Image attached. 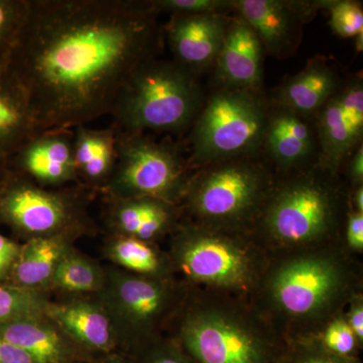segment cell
Segmentation results:
<instances>
[{
  "mask_svg": "<svg viewBox=\"0 0 363 363\" xmlns=\"http://www.w3.org/2000/svg\"><path fill=\"white\" fill-rule=\"evenodd\" d=\"M320 9L329 13V26L338 37L354 39L363 33L362 2L354 0H319Z\"/></svg>",
  "mask_w": 363,
  "mask_h": 363,
  "instance_id": "30",
  "label": "cell"
},
{
  "mask_svg": "<svg viewBox=\"0 0 363 363\" xmlns=\"http://www.w3.org/2000/svg\"><path fill=\"white\" fill-rule=\"evenodd\" d=\"M363 291V264L341 245L269 255L250 300L286 341L312 337Z\"/></svg>",
  "mask_w": 363,
  "mask_h": 363,
  "instance_id": "2",
  "label": "cell"
},
{
  "mask_svg": "<svg viewBox=\"0 0 363 363\" xmlns=\"http://www.w3.org/2000/svg\"><path fill=\"white\" fill-rule=\"evenodd\" d=\"M234 13L252 26L264 54L290 58L303 40L306 23L319 13V0H233Z\"/></svg>",
  "mask_w": 363,
  "mask_h": 363,
  "instance_id": "13",
  "label": "cell"
},
{
  "mask_svg": "<svg viewBox=\"0 0 363 363\" xmlns=\"http://www.w3.org/2000/svg\"><path fill=\"white\" fill-rule=\"evenodd\" d=\"M189 288L179 278H149L119 267L106 269L97 301L111 320L119 352L133 357L164 337Z\"/></svg>",
  "mask_w": 363,
  "mask_h": 363,
  "instance_id": "8",
  "label": "cell"
},
{
  "mask_svg": "<svg viewBox=\"0 0 363 363\" xmlns=\"http://www.w3.org/2000/svg\"><path fill=\"white\" fill-rule=\"evenodd\" d=\"M259 156L213 162L195 169L180 204L182 218L250 233L276 174Z\"/></svg>",
  "mask_w": 363,
  "mask_h": 363,
  "instance_id": "6",
  "label": "cell"
},
{
  "mask_svg": "<svg viewBox=\"0 0 363 363\" xmlns=\"http://www.w3.org/2000/svg\"><path fill=\"white\" fill-rule=\"evenodd\" d=\"M108 225L116 235L147 242L167 240L182 219L180 207L149 198H109Z\"/></svg>",
  "mask_w": 363,
  "mask_h": 363,
  "instance_id": "20",
  "label": "cell"
},
{
  "mask_svg": "<svg viewBox=\"0 0 363 363\" xmlns=\"http://www.w3.org/2000/svg\"><path fill=\"white\" fill-rule=\"evenodd\" d=\"M354 39L355 48H357V52H362L363 48V33L358 35L357 38H354Z\"/></svg>",
  "mask_w": 363,
  "mask_h": 363,
  "instance_id": "42",
  "label": "cell"
},
{
  "mask_svg": "<svg viewBox=\"0 0 363 363\" xmlns=\"http://www.w3.org/2000/svg\"><path fill=\"white\" fill-rule=\"evenodd\" d=\"M21 245L0 233V284L7 283L14 266Z\"/></svg>",
  "mask_w": 363,
  "mask_h": 363,
  "instance_id": "36",
  "label": "cell"
},
{
  "mask_svg": "<svg viewBox=\"0 0 363 363\" xmlns=\"http://www.w3.org/2000/svg\"><path fill=\"white\" fill-rule=\"evenodd\" d=\"M104 253L107 259L124 271L149 278H178L168 252L157 243L112 234L105 245Z\"/></svg>",
  "mask_w": 363,
  "mask_h": 363,
  "instance_id": "25",
  "label": "cell"
},
{
  "mask_svg": "<svg viewBox=\"0 0 363 363\" xmlns=\"http://www.w3.org/2000/svg\"><path fill=\"white\" fill-rule=\"evenodd\" d=\"M313 121L317 135L318 166L332 175L341 176L348 157L362 143V74L342 81Z\"/></svg>",
  "mask_w": 363,
  "mask_h": 363,
  "instance_id": "12",
  "label": "cell"
},
{
  "mask_svg": "<svg viewBox=\"0 0 363 363\" xmlns=\"http://www.w3.org/2000/svg\"><path fill=\"white\" fill-rule=\"evenodd\" d=\"M71 131H44L26 142L9 168L43 187L79 183Z\"/></svg>",
  "mask_w": 363,
  "mask_h": 363,
  "instance_id": "16",
  "label": "cell"
},
{
  "mask_svg": "<svg viewBox=\"0 0 363 363\" xmlns=\"http://www.w3.org/2000/svg\"><path fill=\"white\" fill-rule=\"evenodd\" d=\"M348 193L317 164L276 175L250 233L269 255L341 245Z\"/></svg>",
  "mask_w": 363,
  "mask_h": 363,
  "instance_id": "4",
  "label": "cell"
},
{
  "mask_svg": "<svg viewBox=\"0 0 363 363\" xmlns=\"http://www.w3.org/2000/svg\"><path fill=\"white\" fill-rule=\"evenodd\" d=\"M0 363H37L28 353L0 337Z\"/></svg>",
  "mask_w": 363,
  "mask_h": 363,
  "instance_id": "38",
  "label": "cell"
},
{
  "mask_svg": "<svg viewBox=\"0 0 363 363\" xmlns=\"http://www.w3.org/2000/svg\"><path fill=\"white\" fill-rule=\"evenodd\" d=\"M28 7V0H0V77L6 75Z\"/></svg>",
  "mask_w": 363,
  "mask_h": 363,
  "instance_id": "29",
  "label": "cell"
},
{
  "mask_svg": "<svg viewBox=\"0 0 363 363\" xmlns=\"http://www.w3.org/2000/svg\"><path fill=\"white\" fill-rule=\"evenodd\" d=\"M264 55V48L252 26L238 14L231 16L213 66L218 87L260 91Z\"/></svg>",
  "mask_w": 363,
  "mask_h": 363,
  "instance_id": "17",
  "label": "cell"
},
{
  "mask_svg": "<svg viewBox=\"0 0 363 363\" xmlns=\"http://www.w3.org/2000/svg\"><path fill=\"white\" fill-rule=\"evenodd\" d=\"M262 152L277 176L317 164L318 143L314 121L269 104Z\"/></svg>",
  "mask_w": 363,
  "mask_h": 363,
  "instance_id": "14",
  "label": "cell"
},
{
  "mask_svg": "<svg viewBox=\"0 0 363 363\" xmlns=\"http://www.w3.org/2000/svg\"><path fill=\"white\" fill-rule=\"evenodd\" d=\"M45 314L91 357L117 352L113 327L98 301L78 298L71 302H50Z\"/></svg>",
  "mask_w": 363,
  "mask_h": 363,
  "instance_id": "19",
  "label": "cell"
},
{
  "mask_svg": "<svg viewBox=\"0 0 363 363\" xmlns=\"http://www.w3.org/2000/svg\"><path fill=\"white\" fill-rule=\"evenodd\" d=\"M164 336L198 363H283L286 347L250 298L195 286Z\"/></svg>",
  "mask_w": 363,
  "mask_h": 363,
  "instance_id": "3",
  "label": "cell"
},
{
  "mask_svg": "<svg viewBox=\"0 0 363 363\" xmlns=\"http://www.w3.org/2000/svg\"><path fill=\"white\" fill-rule=\"evenodd\" d=\"M342 81L328 60L316 57L309 60L304 69L278 87L272 104L313 119Z\"/></svg>",
  "mask_w": 363,
  "mask_h": 363,
  "instance_id": "21",
  "label": "cell"
},
{
  "mask_svg": "<svg viewBox=\"0 0 363 363\" xmlns=\"http://www.w3.org/2000/svg\"><path fill=\"white\" fill-rule=\"evenodd\" d=\"M344 314L358 342L363 347V291L352 296L346 306Z\"/></svg>",
  "mask_w": 363,
  "mask_h": 363,
  "instance_id": "37",
  "label": "cell"
},
{
  "mask_svg": "<svg viewBox=\"0 0 363 363\" xmlns=\"http://www.w3.org/2000/svg\"><path fill=\"white\" fill-rule=\"evenodd\" d=\"M7 171H9V162L0 161V183L6 176Z\"/></svg>",
  "mask_w": 363,
  "mask_h": 363,
  "instance_id": "41",
  "label": "cell"
},
{
  "mask_svg": "<svg viewBox=\"0 0 363 363\" xmlns=\"http://www.w3.org/2000/svg\"><path fill=\"white\" fill-rule=\"evenodd\" d=\"M157 13L172 14L234 13L233 0H152Z\"/></svg>",
  "mask_w": 363,
  "mask_h": 363,
  "instance_id": "32",
  "label": "cell"
},
{
  "mask_svg": "<svg viewBox=\"0 0 363 363\" xmlns=\"http://www.w3.org/2000/svg\"><path fill=\"white\" fill-rule=\"evenodd\" d=\"M269 111V104L260 91L217 88L192 124L190 169L259 156Z\"/></svg>",
  "mask_w": 363,
  "mask_h": 363,
  "instance_id": "9",
  "label": "cell"
},
{
  "mask_svg": "<svg viewBox=\"0 0 363 363\" xmlns=\"http://www.w3.org/2000/svg\"><path fill=\"white\" fill-rule=\"evenodd\" d=\"M204 99L197 76L174 60L152 58L138 67L119 92L111 116L126 133H177L192 125Z\"/></svg>",
  "mask_w": 363,
  "mask_h": 363,
  "instance_id": "7",
  "label": "cell"
},
{
  "mask_svg": "<svg viewBox=\"0 0 363 363\" xmlns=\"http://www.w3.org/2000/svg\"><path fill=\"white\" fill-rule=\"evenodd\" d=\"M49 303L45 291L30 290L9 283L0 284V324L45 314Z\"/></svg>",
  "mask_w": 363,
  "mask_h": 363,
  "instance_id": "27",
  "label": "cell"
},
{
  "mask_svg": "<svg viewBox=\"0 0 363 363\" xmlns=\"http://www.w3.org/2000/svg\"><path fill=\"white\" fill-rule=\"evenodd\" d=\"M230 18L228 14H172L162 30L174 61L196 76L213 67Z\"/></svg>",
  "mask_w": 363,
  "mask_h": 363,
  "instance_id": "15",
  "label": "cell"
},
{
  "mask_svg": "<svg viewBox=\"0 0 363 363\" xmlns=\"http://www.w3.org/2000/svg\"><path fill=\"white\" fill-rule=\"evenodd\" d=\"M348 207L358 213H363V186L352 189L348 193Z\"/></svg>",
  "mask_w": 363,
  "mask_h": 363,
  "instance_id": "40",
  "label": "cell"
},
{
  "mask_svg": "<svg viewBox=\"0 0 363 363\" xmlns=\"http://www.w3.org/2000/svg\"><path fill=\"white\" fill-rule=\"evenodd\" d=\"M192 174L173 143L117 130L116 168L104 191L108 198H149L180 206Z\"/></svg>",
  "mask_w": 363,
  "mask_h": 363,
  "instance_id": "10",
  "label": "cell"
},
{
  "mask_svg": "<svg viewBox=\"0 0 363 363\" xmlns=\"http://www.w3.org/2000/svg\"><path fill=\"white\" fill-rule=\"evenodd\" d=\"M159 14L152 0H28L6 75L43 131L111 113L130 74L161 52Z\"/></svg>",
  "mask_w": 363,
  "mask_h": 363,
  "instance_id": "1",
  "label": "cell"
},
{
  "mask_svg": "<svg viewBox=\"0 0 363 363\" xmlns=\"http://www.w3.org/2000/svg\"><path fill=\"white\" fill-rule=\"evenodd\" d=\"M42 133L20 88L6 75L0 77V161L9 162L26 142Z\"/></svg>",
  "mask_w": 363,
  "mask_h": 363,
  "instance_id": "24",
  "label": "cell"
},
{
  "mask_svg": "<svg viewBox=\"0 0 363 363\" xmlns=\"http://www.w3.org/2000/svg\"><path fill=\"white\" fill-rule=\"evenodd\" d=\"M0 337L25 351L37 363H87L94 358L45 314L0 324Z\"/></svg>",
  "mask_w": 363,
  "mask_h": 363,
  "instance_id": "18",
  "label": "cell"
},
{
  "mask_svg": "<svg viewBox=\"0 0 363 363\" xmlns=\"http://www.w3.org/2000/svg\"><path fill=\"white\" fill-rule=\"evenodd\" d=\"M283 363H362L360 357L346 358L332 354L312 338L286 341Z\"/></svg>",
  "mask_w": 363,
  "mask_h": 363,
  "instance_id": "31",
  "label": "cell"
},
{
  "mask_svg": "<svg viewBox=\"0 0 363 363\" xmlns=\"http://www.w3.org/2000/svg\"><path fill=\"white\" fill-rule=\"evenodd\" d=\"M73 155L79 183L104 190L109 181L117 160V130L87 128H74Z\"/></svg>",
  "mask_w": 363,
  "mask_h": 363,
  "instance_id": "23",
  "label": "cell"
},
{
  "mask_svg": "<svg viewBox=\"0 0 363 363\" xmlns=\"http://www.w3.org/2000/svg\"><path fill=\"white\" fill-rule=\"evenodd\" d=\"M104 269L72 247L60 260L49 288L67 293L97 295L104 288Z\"/></svg>",
  "mask_w": 363,
  "mask_h": 363,
  "instance_id": "26",
  "label": "cell"
},
{
  "mask_svg": "<svg viewBox=\"0 0 363 363\" xmlns=\"http://www.w3.org/2000/svg\"><path fill=\"white\" fill-rule=\"evenodd\" d=\"M87 363H133V362L128 355L117 351V352H112L109 353V354L100 355V357H94Z\"/></svg>",
  "mask_w": 363,
  "mask_h": 363,
  "instance_id": "39",
  "label": "cell"
},
{
  "mask_svg": "<svg viewBox=\"0 0 363 363\" xmlns=\"http://www.w3.org/2000/svg\"><path fill=\"white\" fill-rule=\"evenodd\" d=\"M341 177L350 190L363 186V143L348 157Z\"/></svg>",
  "mask_w": 363,
  "mask_h": 363,
  "instance_id": "35",
  "label": "cell"
},
{
  "mask_svg": "<svg viewBox=\"0 0 363 363\" xmlns=\"http://www.w3.org/2000/svg\"><path fill=\"white\" fill-rule=\"evenodd\" d=\"M308 338L314 339L324 350L341 357H360L363 348L346 321L344 312L330 318L312 337Z\"/></svg>",
  "mask_w": 363,
  "mask_h": 363,
  "instance_id": "28",
  "label": "cell"
},
{
  "mask_svg": "<svg viewBox=\"0 0 363 363\" xmlns=\"http://www.w3.org/2000/svg\"><path fill=\"white\" fill-rule=\"evenodd\" d=\"M82 231L75 229L26 240L21 245L7 283L30 290L49 288L60 260L71 250L72 241Z\"/></svg>",
  "mask_w": 363,
  "mask_h": 363,
  "instance_id": "22",
  "label": "cell"
},
{
  "mask_svg": "<svg viewBox=\"0 0 363 363\" xmlns=\"http://www.w3.org/2000/svg\"><path fill=\"white\" fill-rule=\"evenodd\" d=\"M341 245L346 252L355 257L363 255V213L353 211L348 207L344 222Z\"/></svg>",
  "mask_w": 363,
  "mask_h": 363,
  "instance_id": "34",
  "label": "cell"
},
{
  "mask_svg": "<svg viewBox=\"0 0 363 363\" xmlns=\"http://www.w3.org/2000/svg\"><path fill=\"white\" fill-rule=\"evenodd\" d=\"M130 357L133 363H198L168 336L160 338Z\"/></svg>",
  "mask_w": 363,
  "mask_h": 363,
  "instance_id": "33",
  "label": "cell"
},
{
  "mask_svg": "<svg viewBox=\"0 0 363 363\" xmlns=\"http://www.w3.org/2000/svg\"><path fill=\"white\" fill-rule=\"evenodd\" d=\"M176 276L188 286L250 298L269 253L248 233L181 219L167 238Z\"/></svg>",
  "mask_w": 363,
  "mask_h": 363,
  "instance_id": "5",
  "label": "cell"
},
{
  "mask_svg": "<svg viewBox=\"0 0 363 363\" xmlns=\"http://www.w3.org/2000/svg\"><path fill=\"white\" fill-rule=\"evenodd\" d=\"M84 196L38 185L9 168L0 183V224L26 240L87 227Z\"/></svg>",
  "mask_w": 363,
  "mask_h": 363,
  "instance_id": "11",
  "label": "cell"
}]
</instances>
